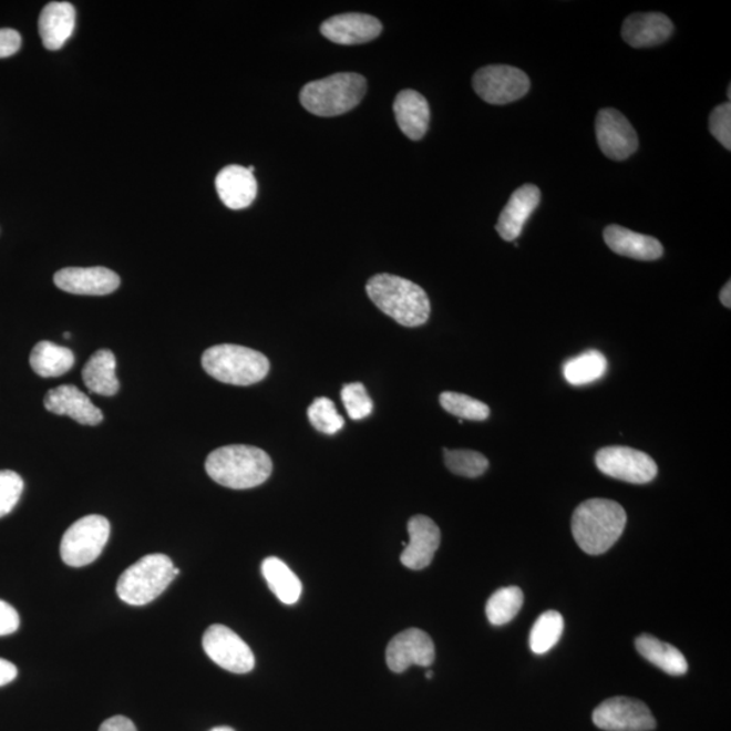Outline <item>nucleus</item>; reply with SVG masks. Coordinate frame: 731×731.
<instances>
[{
	"label": "nucleus",
	"instance_id": "f257e3e1",
	"mask_svg": "<svg viewBox=\"0 0 731 731\" xmlns=\"http://www.w3.org/2000/svg\"><path fill=\"white\" fill-rule=\"evenodd\" d=\"M627 515L617 502L590 498L578 505L572 517V534L581 550L600 556L617 544L624 534Z\"/></svg>",
	"mask_w": 731,
	"mask_h": 731
},
{
	"label": "nucleus",
	"instance_id": "a211bd4d",
	"mask_svg": "<svg viewBox=\"0 0 731 731\" xmlns=\"http://www.w3.org/2000/svg\"><path fill=\"white\" fill-rule=\"evenodd\" d=\"M540 203V191L535 185H524L514 194L505 205L498 217L496 230L505 241H514L522 235L524 225L532 217Z\"/></svg>",
	"mask_w": 731,
	"mask_h": 731
},
{
	"label": "nucleus",
	"instance_id": "c756f323",
	"mask_svg": "<svg viewBox=\"0 0 731 731\" xmlns=\"http://www.w3.org/2000/svg\"><path fill=\"white\" fill-rule=\"evenodd\" d=\"M563 632V615L557 611L542 614L529 634V648L535 655H545L557 645Z\"/></svg>",
	"mask_w": 731,
	"mask_h": 731
},
{
	"label": "nucleus",
	"instance_id": "423d86ee",
	"mask_svg": "<svg viewBox=\"0 0 731 731\" xmlns=\"http://www.w3.org/2000/svg\"><path fill=\"white\" fill-rule=\"evenodd\" d=\"M181 573L164 554H150L122 573L117 595L131 606H145L161 596Z\"/></svg>",
	"mask_w": 731,
	"mask_h": 731
},
{
	"label": "nucleus",
	"instance_id": "5701e85b",
	"mask_svg": "<svg viewBox=\"0 0 731 731\" xmlns=\"http://www.w3.org/2000/svg\"><path fill=\"white\" fill-rule=\"evenodd\" d=\"M605 241L615 254L626 258L657 260L663 254L662 244L655 237L637 234L619 225H609L605 229Z\"/></svg>",
	"mask_w": 731,
	"mask_h": 731
},
{
	"label": "nucleus",
	"instance_id": "2f4dec72",
	"mask_svg": "<svg viewBox=\"0 0 731 731\" xmlns=\"http://www.w3.org/2000/svg\"><path fill=\"white\" fill-rule=\"evenodd\" d=\"M444 462L451 473L462 477L475 478L483 475L490 461L486 456L473 450H444Z\"/></svg>",
	"mask_w": 731,
	"mask_h": 731
},
{
	"label": "nucleus",
	"instance_id": "2eb2a0df",
	"mask_svg": "<svg viewBox=\"0 0 731 731\" xmlns=\"http://www.w3.org/2000/svg\"><path fill=\"white\" fill-rule=\"evenodd\" d=\"M410 544L401 554V563L412 570L425 569L441 546V529L429 516L416 515L408 522Z\"/></svg>",
	"mask_w": 731,
	"mask_h": 731
},
{
	"label": "nucleus",
	"instance_id": "72a5a7b5",
	"mask_svg": "<svg viewBox=\"0 0 731 731\" xmlns=\"http://www.w3.org/2000/svg\"><path fill=\"white\" fill-rule=\"evenodd\" d=\"M341 400H343L347 413L353 420L366 419L373 412V400L370 399L368 390L361 382L347 383L341 389Z\"/></svg>",
	"mask_w": 731,
	"mask_h": 731
},
{
	"label": "nucleus",
	"instance_id": "c03bdc74",
	"mask_svg": "<svg viewBox=\"0 0 731 731\" xmlns=\"http://www.w3.org/2000/svg\"><path fill=\"white\" fill-rule=\"evenodd\" d=\"M64 338H65V339H70V338H71V333L65 332V333H64Z\"/></svg>",
	"mask_w": 731,
	"mask_h": 731
},
{
	"label": "nucleus",
	"instance_id": "f3484780",
	"mask_svg": "<svg viewBox=\"0 0 731 731\" xmlns=\"http://www.w3.org/2000/svg\"><path fill=\"white\" fill-rule=\"evenodd\" d=\"M44 405L48 412L70 416L79 424L97 425L103 422L100 408H96L89 395L75 385H61L49 390Z\"/></svg>",
	"mask_w": 731,
	"mask_h": 731
},
{
	"label": "nucleus",
	"instance_id": "cd10ccee",
	"mask_svg": "<svg viewBox=\"0 0 731 731\" xmlns=\"http://www.w3.org/2000/svg\"><path fill=\"white\" fill-rule=\"evenodd\" d=\"M607 359L601 352L590 350L564 364L565 380L573 387L588 385L606 374Z\"/></svg>",
	"mask_w": 731,
	"mask_h": 731
},
{
	"label": "nucleus",
	"instance_id": "e433bc0d",
	"mask_svg": "<svg viewBox=\"0 0 731 731\" xmlns=\"http://www.w3.org/2000/svg\"><path fill=\"white\" fill-rule=\"evenodd\" d=\"M18 627H20V615L17 609L9 603L0 600V637L10 636L18 630Z\"/></svg>",
	"mask_w": 731,
	"mask_h": 731
},
{
	"label": "nucleus",
	"instance_id": "aec40b11",
	"mask_svg": "<svg viewBox=\"0 0 731 731\" xmlns=\"http://www.w3.org/2000/svg\"><path fill=\"white\" fill-rule=\"evenodd\" d=\"M219 199L231 210L246 209L258 195V182L251 171L241 166H228L216 178Z\"/></svg>",
	"mask_w": 731,
	"mask_h": 731
},
{
	"label": "nucleus",
	"instance_id": "a878e982",
	"mask_svg": "<svg viewBox=\"0 0 731 731\" xmlns=\"http://www.w3.org/2000/svg\"><path fill=\"white\" fill-rule=\"evenodd\" d=\"M75 364V356L70 349L42 340L30 353V366L42 378H56L69 373Z\"/></svg>",
	"mask_w": 731,
	"mask_h": 731
},
{
	"label": "nucleus",
	"instance_id": "6ab92c4d",
	"mask_svg": "<svg viewBox=\"0 0 731 731\" xmlns=\"http://www.w3.org/2000/svg\"><path fill=\"white\" fill-rule=\"evenodd\" d=\"M673 33V23L660 12H641L626 18L621 37L632 48H650L662 44Z\"/></svg>",
	"mask_w": 731,
	"mask_h": 731
},
{
	"label": "nucleus",
	"instance_id": "7ed1b4c3",
	"mask_svg": "<svg viewBox=\"0 0 731 731\" xmlns=\"http://www.w3.org/2000/svg\"><path fill=\"white\" fill-rule=\"evenodd\" d=\"M370 300L383 313L404 327L425 325L431 315V302L423 288L412 280L378 274L366 285Z\"/></svg>",
	"mask_w": 731,
	"mask_h": 731
},
{
	"label": "nucleus",
	"instance_id": "c9c22d12",
	"mask_svg": "<svg viewBox=\"0 0 731 731\" xmlns=\"http://www.w3.org/2000/svg\"><path fill=\"white\" fill-rule=\"evenodd\" d=\"M710 131L719 143L728 151L731 150V105L722 103L712 110L710 115Z\"/></svg>",
	"mask_w": 731,
	"mask_h": 731
},
{
	"label": "nucleus",
	"instance_id": "a18cd8bd",
	"mask_svg": "<svg viewBox=\"0 0 731 731\" xmlns=\"http://www.w3.org/2000/svg\"><path fill=\"white\" fill-rule=\"evenodd\" d=\"M728 96H729V100H730V97H731V85H729V89H728Z\"/></svg>",
	"mask_w": 731,
	"mask_h": 731
},
{
	"label": "nucleus",
	"instance_id": "c85d7f7f",
	"mask_svg": "<svg viewBox=\"0 0 731 731\" xmlns=\"http://www.w3.org/2000/svg\"><path fill=\"white\" fill-rule=\"evenodd\" d=\"M524 601L523 590L507 587L496 590L486 603V617L493 626H504L519 614Z\"/></svg>",
	"mask_w": 731,
	"mask_h": 731
},
{
	"label": "nucleus",
	"instance_id": "f704fd0d",
	"mask_svg": "<svg viewBox=\"0 0 731 731\" xmlns=\"http://www.w3.org/2000/svg\"><path fill=\"white\" fill-rule=\"evenodd\" d=\"M21 475L11 471H0V517L16 508L23 492Z\"/></svg>",
	"mask_w": 731,
	"mask_h": 731
},
{
	"label": "nucleus",
	"instance_id": "9b49d317",
	"mask_svg": "<svg viewBox=\"0 0 731 731\" xmlns=\"http://www.w3.org/2000/svg\"><path fill=\"white\" fill-rule=\"evenodd\" d=\"M594 723L606 731H650L656 729V719L641 700L612 698L594 711Z\"/></svg>",
	"mask_w": 731,
	"mask_h": 731
},
{
	"label": "nucleus",
	"instance_id": "20e7f679",
	"mask_svg": "<svg viewBox=\"0 0 731 731\" xmlns=\"http://www.w3.org/2000/svg\"><path fill=\"white\" fill-rule=\"evenodd\" d=\"M368 90L366 79L359 73L341 72L305 84L301 105L317 117H338L351 112L363 100Z\"/></svg>",
	"mask_w": 731,
	"mask_h": 731
},
{
	"label": "nucleus",
	"instance_id": "393cba45",
	"mask_svg": "<svg viewBox=\"0 0 731 731\" xmlns=\"http://www.w3.org/2000/svg\"><path fill=\"white\" fill-rule=\"evenodd\" d=\"M636 648L645 660L653 663L655 667L663 670V672L672 676L687 673L688 663L686 657L675 646L662 642L660 639L649 636V634H644V636L637 638Z\"/></svg>",
	"mask_w": 731,
	"mask_h": 731
},
{
	"label": "nucleus",
	"instance_id": "1a4fd4ad",
	"mask_svg": "<svg viewBox=\"0 0 731 731\" xmlns=\"http://www.w3.org/2000/svg\"><path fill=\"white\" fill-rule=\"evenodd\" d=\"M595 461L603 474L630 484H648L656 478L658 472L650 455L630 447L601 449L597 451Z\"/></svg>",
	"mask_w": 731,
	"mask_h": 731
},
{
	"label": "nucleus",
	"instance_id": "39448f33",
	"mask_svg": "<svg viewBox=\"0 0 731 731\" xmlns=\"http://www.w3.org/2000/svg\"><path fill=\"white\" fill-rule=\"evenodd\" d=\"M203 368L219 382L249 387L265 380L270 371V361L264 353L248 347L218 344L204 352Z\"/></svg>",
	"mask_w": 731,
	"mask_h": 731
},
{
	"label": "nucleus",
	"instance_id": "7c9ffc66",
	"mask_svg": "<svg viewBox=\"0 0 731 731\" xmlns=\"http://www.w3.org/2000/svg\"><path fill=\"white\" fill-rule=\"evenodd\" d=\"M439 401H441L444 411L460 419L484 422L491 414L490 406L484 404L483 401L471 398V395L444 392L439 398Z\"/></svg>",
	"mask_w": 731,
	"mask_h": 731
},
{
	"label": "nucleus",
	"instance_id": "58836bf2",
	"mask_svg": "<svg viewBox=\"0 0 731 731\" xmlns=\"http://www.w3.org/2000/svg\"><path fill=\"white\" fill-rule=\"evenodd\" d=\"M100 731H137L130 718L117 715L101 724Z\"/></svg>",
	"mask_w": 731,
	"mask_h": 731
},
{
	"label": "nucleus",
	"instance_id": "79ce46f5",
	"mask_svg": "<svg viewBox=\"0 0 731 731\" xmlns=\"http://www.w3.org/2000/svg\"><path fill=\"white\" fill-rule=\"evenodd\" d=\"M210 731H235V730L227 727H222V728L213 729Z\"/></svg>",
	"mask_w": 731,
	"mask_h": 731
},
{
	"label": "nucleus",
	"instance_id": "473e14b6",
	"mask_svg": "<svg viewBox=\"0 0 731 731\" xmlns=\"http://www.w3.org/2000/svg\"><path fill=\"white\" fill-rule=\"evenodd\" d=\"M310 424L326 435L337 434L344 426V419L340 416L332 400L319 398L308 408Z\"/></svg>",
	"mask_w": 731,
	"mask_h": 731
},
{
	"label": "nucleus",
	"instance_id": "4468645a",
	"mask_svg": "<svg viewBox=\"0 0 731 731\" xmlns=\"http://www.w3.org/2000/svg\"><path fill=\"white\" fill-rule=\"evenodd\" d=\"M120 284L119 274L106 267H66L54 274V285L71 295L107 296Z\"/></svg>",
	"mask_w": 731,
	"mask_h": 731
},
{
	"label": "nucleus",
	"instance_id": "6e6552de",
	"mask_svg": "<svg viewBox=\"0 0 731 731\" xmlns=\"http://www.w3.org/2000/svg\"><path fill=\"white\" fill-rule=\"evenodd\" d=\"M529 87L532 83L526 73L511 65H487L473 76L475 93L491 105H508L519 101Z\"/></svg>",
	"mask_w": 731,
	"mask_h": 731
},
{
	"label": "nucleus",
	"instance_id": "ddd939ff",
	"mask_svg": "<svg viewBox=\"0 0 731 731\" xmlns=\"http://www.w3.org/2000/svg\"><path fill=\"white\" fill-rule=\"evenodd\" d=\"M434 661V641L423 630L402 631L388 645L387 663L394 673L405 672L412 666L431 667Z\"/></svg>",
	"mask_w": 731,
	"mask_h": 731
},
{
	"label": "nucleus",
	"instance_id": "f03ea898",
	"mask_svg": "<svg viewBox=\"0 0 731 731\" xmlns=\"http://www.w3.org/2000/svg\"><path fill=\"white\" fill-rule=\"evenodd\" d=\"M205 469L209 477L219 485L230 490H251L270 477L272 462L261 449L231 444L212 451Z\"/></svg>",
	"mask_w": 731,
	"mask_h": 731
},
{
	"label": "nucleus",
	"instance_id": "4c0bfd02",
	"mask_svg": "<svg viewBox=\"0 0 731 731\" xmlns=\"http://www.w3.org/2000/svg\"><path fill=\"white\" fill-rule=\"evenodd\" d=\"M22 45L21 34L14 29H0V59L12 56Z\"/></svg>",
	"mask_w": 731,
	"mask_h": 731
},
{
	"label": "nucleus",
	"instance_id": "412c9836",
	"mask_svg": "<svg viewBox=\"0 0 731 731\" xmlns=\"http://www.w3.org/2000/svg\"><path fill=\"white\" fill-rule=\"evenodd\" d=\"M76 10L69 2H51L42 9L39 32L49 51H59L75 30Z\"/></svg>",
	"mask_w": 731,
	"mask_h": 731
},
{
	"label": "nucleus",
	"instance_id": "dca6fc26",
	"mask_svg": "<svg viewBox=\"0 0 731 731\" xmlns=\"http://www.w3.org/2000/svg\"><path fill=\"white\" fill-rule=\"evenodd\" d=\"M320 32L334 44L358 45L375 40L382 32V23L374 17L349 12L329 18Z\"/></svg>",
	"mask_w": 731,
	"mask_h": 731
},
{
	"label": "nucleus",
	"instance_id": "b1692460",
	"mask_svg": "<svg viewBox=\"0 0 731 731\" xmlns=\"http://www.w3.org/2000/svg\"><path fill=\"white\" fill-rule=\"evenodd\" d=\"M117 361L110 350H97L89 359L82 371L84 385L91 393L100 395H114L119 393L120 381L115 374Z\"/></svg>",
	"mask_w": 731,
	"mask_h": 731
},
{
	"label": "nucleus",
	"instance_id": "ea45409f",
	"mask_svg": "<svg viewBox=\"0 0 731 731\" xmlns=\"http://www.w3.org/2000/svg\"><path fill=\"white\" fill-rule=\"evenodd\" d=\"M18 676V669L14 663L0 658V687L10 684Z\"/></svg>",
	"mask_w": 731,
	"mask_h": 731
},
{
	"label": "nucleus",
	"instance_id": "37998d69",
	"mask_svg": "<svg viewBox=\"0 0 731 731\" xmlns=\"http://www.w3.org/2000/svg\"><path fill=\"white\" fill-rule=\"evenodd\" d=\"M425 676H426V679H432V678H434V673H432V672H426Z\"/></svg>",
	"mask_w": 731,
	"mask_h": 731
},
{
	"label": "nucleus",
	"instance_id": "9d476101",
	"mask_svg": "<svg viewBox=\"0 0 731 731\" xmlns=\"http://www.w3.org/2000/svg\"><path fill=\"white\" fill-rule=\"evenodd\" d=\"M203 646L210 660L228 672L248 673L255 667L253 650L227 626H210L204 634Z\"/></svg>",
	"mask_w": 731,
	"mask_h": 731
},
{
	"label": "nucleus",
	"instance_id": "a19ab883",
	"mask_svg": "<svg viewBox=\"0 0 731 731\" xmlns=\"http://www.w3.org/2000/svg\"><path fill=\"white\" fill-rule=\"evenodd\" d=\"M719 298H721V302L727 308H731V284L728 282L727 285L723 286V289L721 290V295H719Z\"/></svg>",
	"mask_w": 731,
	"mask_h": 731
},
{
	"label": "nucleus",
	"instance_id": "f8f14e48",
	"mask_svg": "<svg viewBox=\"0 0 731 731\" xmlns=\"http://www.w3.org/2000/svg\"><path fill=\"white\" fill-rule=\"evenodd\" d=\"M596 138L603 154L621 162L636 154L638 136L629 120L615 109H603L596 117Z\"/></svg>",
	"mask_w": 731,
	"mask_h": 731
},
{
	"label": "nucleus",
	"instance_id": "bb28decb",
	"mask_svg": "<svg viewBox=\"0 0 731 731\" xmlns=\"http://www.w3.org/2000/svg\"><path fill=\"white\" fill-rule=\"evenodd\" d=\"M261 573L272 590L284 605H296L302 594V584L288 565L277 557H268L261 564Z\"/></svg>",
	"mask_w": 731,
	"mask_h": 731
},
{
	"label": "nucleus",
	"instance_id": "4be33fe9",
	"mask_svg": "<svg viewBox=\"0 0 731 731\" xmlns=\"http://www.w3.org/2000/svg\"><path fill=\"white\" fill-rule=\"evenodd\" d=\"M395 121L408 138L422 140L429 131L431 112L425 97L414 90H402L394 100Z\"/></svg>",
	"mask_w": 731,
	"mask_h": 731
},
{
	"label": "nucleus",
	"instance_id": "0eeeda50",
	"mask_svg": "<svg viewBox=\"0 0 731 731\" xmlns=\"http://www.w3.org/2000/svg\"><path fill=\"white\" fill-rule=\"evenodd\" d=\"M110 536V523L101 515L82 517L66 529L60 545L61 558L72 568H82L101 556Z\"/></svg>",
	"mask_w": 731,
	"mask_h": 731
}]
</instances>
